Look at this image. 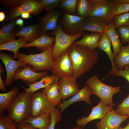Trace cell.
Wrapping results in <instances>:
<instances>
[{
    "label": "cell",
    "mask_w": 129,
    "mask_h": 129,
    "mask_svg": "<svg viewBox=\"0 0 129 129\" xmlns=\"http://www.w3.org/2000/svg\"><path fill=\"white\" fill-rule=\"evenodd\" d=\"M68 50L73 65L72 76L76 80L93 68L99 60L98 52L86 47L72 44Z\"/></svg>",
    "instance_id": "cell-1"
},
{
    "label": "cell",
    "mask_w": 129,
    "mask_h": 129,
    "mask_svg": "<svg viewBox=\"0 0 129 129\" xmlns=\"http://www.w3.org/2000/svg\"><path fill=\"white\" fill-rule=\"evenodd\" d=\"M31 95L25 91L18 93L6 109L8 116L18 124L31 116Z\"/></svg>",
    "instance_id": "cell-2"
},
{
    "label": "cell",
    "mask_w": 129,
    "mask_h": 129,
    "mask_svg": "<svg viewBox=\"0 0 129 129\" xmlns=\"http://www.w3.org/2000/svg\"><path fill=\"white\" fill-rule=\"evenodd\" d=\"M54 45L43 52L35 54H27L18 51L17 59L18 60L31 65L32 70L35 72L51 70L55 64L52 55Z\"/></svg>",
    "instance_id": "cell-3"
},
{
    "label": "cell",
    "mask_w": 129,
    "mask_h": 129,
    "mask_svg": "<svg viewBox=\"0 0 129 129\" xmlns=\"http://www.w3.org/2000/svg\"><path fill=\"white\" fill-rule=\"evenodd\" d=\"M85 83L92 91V95L97 96L105 104L113 107L115 104L113 101V95L120 92V86L113 87L102 82L96 74L89 78Z\"/></svg>",
    "instance_id": "cell-4"
},
{
    "label": "cell",
    "mask_w": 129,
    "mask_h": 129,
    "mask_svg": "<svg viewBox=\"0 0 129 129\" xmlns=\"http://www.w3.org/2000/svg\"><path fill=\"white\" fill-rule=\"evenodd\" d=\"M84 32L74 35H69L62 30L59 20L55 30L50 32V35L55 37V43L52 52V59L54 61L64 53L78 38L82 36Z\"/></svg>",
    "instance_id": "cell-5"
},
{
    "label": "cell",
    "mask_w": 129,
    "mask_h": 129,
    "mask_svg": "<svg viewBox=\"0 0 129 129\" xmlns=\"http://www.w3.org/2000/svg\"><path fill=\"white\" fill-rule=\"evenodd\" d=\"M43 8L39 1L36 0H23L17 6L11 8L6 14L5 22L16 20L23 13L29 12L36 16L42 12Z\"/></svg>",
    "instance_id": "cell-6"
},
{
    "label": "cell",
    "mask_w": 129,
    "mask_h": 129,
    "mask_svg": "<svg viewBox=\"0 0 129 129\" xmlns=\"http://www.w3.org/2000/svg\"><path fill=\"white\" fill-rule=\"evenodd\" d=\"M31 116L33 117L45 113H50L56 108V106L41 91H37L31 94Z\"/></svg>",
    "instance_id": "cell-7"
},
{
    "label": "cell",
    "mask_w": 129,
    "mask_h": 129,
    "mask_svg": "<svg viewBox=\"0 0 129 129\" xmlns=\"http://www.w3.org/2000/svg\"><path fill=\"white\" fill-rule=\"evenodd\" d=\"M92 11L90 16L100 18L108 24L112 22L114 16L112 0H89Z\"/></svg>",
    "instance_id": "cell-8"
},
{
    "label": "cell",
    "mask_w": 129,
    "mask_h": 129,
    "mask_svg": "<svg viewBox=\"0 0 129 129\" xmlns=\"http://www.w3.org/2000/svg\"><path fill=\"white\" fill-rule=\"evenodd\" d=\"M86 18L72 15L64 11L62 13L59 20L62 31L68 35H74L80 32V29Z\"/></svg>",
    "instance_id": "cell-9"
},
{
    "label": "cell",
    "mask_w": 129,
    "mask_h": 129,
    "mask_svg": "<svg viewBox=\"0 0 129 129\" xmlns=\"http://www.w3.org/2000/svg\"><path fill=\"white\" fill-rule=\"evenodd\" d=\"M54 62V66L51 70L53 75L59 78L72 76L73 65L68 49Z\"/></svg>",
    "instance_id": "cell-10"
},
{
    "label": "cell",
    "mask_w": 129,
    "mask_h": 129,
    "mask_svg": "<svg viewBox=\"0 0 129 129\" xmlns=\"http://www.w3.org/2000/svg\"><path fill=\"white\" fill-rule=\"evenodd\" d=\"M0 59L4 64L6 72L5 84V86H10L12 84L13 77L16 70L20 67H23L27 64L19 60H15L13 56L2 51L0 52Z\"/></svg>",
    "instance_id": "cell-11"
},
{
    "label": "cell",
    "mask_w": 129,
    "mask_h": 129,
    "mask_svg": "<svg viewBox=\"0 0 129 129\" xmlns=\"http://www.w3.org/2000/svg\"><path fill=\"white\" fill-rule=\"evenodd\" d=\"M129 117L128 115L118 114L113 108L95 125L97 129H118L121 123Z\"/></svg>",
    "instance_id": "cell-12"
},
{
    "label": "cell",
    "mask_w": 129,
    "mask_h": 129,
    "mask_svg": "<svg viewBox=\"0 0 129 129\" xmlns=\"http://www.w3.org/2000/svg\"><path fill=\"white\" fill-rule=\"evenodd\" d=\"M113 109V107L107 106L100 100L97 105L92 108L91 112L89 116L78 118L76 120V123L77 125L81 126L82 129L91 121L97 119L101 120Z\"/></svg>",
    "instance_id": "cell-13"
},
{
    "label": "cell",
    "mask_w": 129,
    "mask_h": 129,
    "mask_svg": "<svg viewBox=\"0 0 129 129\" xmlns=\"http://www.w3.org/2000/svg\"><path fill=\"white\" fill-rule=\"evenodd\" d=\"M76 80L72 76L62 77L59 80V91L62 99L67 100L79 91L80 89Z\"/></svg>",
    "instance_id": "cell-14"
},
{
    "label": "cell",
    "mask_w": 129,
    "mask_h": 129,
    "mask_svg": "<svg viewBox=\"0 0 129 129\" xmlns=\"http://www.w3.org/2000/svg\"><path fill=\"white\" fill-rule=\"evenodd\" d=\"M48 73V71L46 70L41 72H35L32 70L31 65L27 64L23 68L17 69L14 75L13 80H21L25 82L33 84Z\"/></svg>",
    "instance_id": "cell-15"
},
{
    "label": "cell",
    "mask_w": 129,
    "mask_h": 129,
    "mask_svg": "<svg viewBox=\"0 0 129 129\" xmlns=\"http://www.w3.org/2000/svg\"><path fill=\"white\" fill-rule=\"evenodd\" d=\"M92 95V94L91 89L86 84L72 97L66 100H63L62 102L57 106V108L60 110V111L62 114L69 106L77 102L84 101L88 105H90L92 102L90 100V97Z\"/></svg>",
    "instance_id": "cell-16"
},
{
    "label": "cell",
    "mask_w": 129,
    "mask_h": 129,
    "mask_svg": "<svg viewBox=\"0 0 129 129\" xmlns=\"http://www.w3.org/2000/svg\"><path fill=\"white\" fill-rule=\"evenodd\" d=\"M62 13L60 11L56 9L49 11L43 17H39L38 24L42 35L47 31L55 30Z\"/></svg>",
    "instance_id": "cell-17"
},
{
    "label": "cell",
    "mask_w": 129,
    "mask_h": 129,
    "mask_svg": "<svg viewBox=\"0 0 129 129\" xmlns=\"http://www.w3.org/2000/svg\"><path fill=\"white\" fill-rule=\"evenodd\" d=\"M108 24L98 17L90 16L85 18L80 30V32L89 31L103 33Z\"/></svg>",
    "instance_id": "cell-18"
},
{
    "label": "cell",
    "mask_w": 129,
    "mask_h": 129,
    "mask_svg": "<svg viewBox=\"0 0 129 129\" xmlns=\"http://www.w3.org/2000/svg\"><path fill=\"white\" fill-rule=\"evenodd\" d=\"M42 35L38 24L21 27L17 30L15 37L23 38L27 43L31 42Z\"/></svg>",
    "instance_id": "cell-19"
},
{
    "label": "cell",
    "mask_w": 129,
    "mask_h": 129,
    "mask_svg": "<svg viewBox=\"0 0 129 129\" xmlns=\"http://www.w3.org/2000/svg\"><path fill=\"white\" fill-rule=\"evenodd\" d=\"M55 39L54 36H50L45 32L33 41L25 44L23 48H28L35 47L43 52L54 45Z\"/></svg>",
    "instance_id": "cell-20"
},
{
    "label": "cell",
    "mask_w": 129,
    "mask_h": 129,
    "mask_svg": "<svg viewBox=\"0 0 129 129\" xmlns=\"http://www.w3.org/2000/svg\"><path fill=\"white\" fill-rule=\"evenodd\" d=\"M16 20L5 22L1 25L0 30V43H3L15 39L17 31Z\"/></svg>",
    "instance_id": "cell-21"
},
{
    "label": "cell",
    "mask_w": 129,
    "mask_h": 129,
    "mask_svg": "<svg viewBox=\"0 0 129 129\" xmlns=\"http://www.w3.org/2000/svg\"><path fill=\"white\" fill-rule=\"evenodd\" d=\"M111 42L109 38L105 32L103 33L99 41L98 47L101 50L105 52L109 57L111 62L112 68L107 75H113L118 70L114 62V55L111 49Z\"/></svg>",
    "instance_id": "cell-22"
},
{
    "label": "cell",
    "mask_w": 129,
    "mask_h": 129,
    "mask_svg": "<svg viewBox=\"0 0 129 129\" xmlns=\"http://www.w3.org/2000/svg\"><path fill=\"white\" fill-rule=\"evenodd\" d=\"M103 33L92 32L91 34L84 33L81 40L75 41L73 44L86 47L91 50L98 47L99 41Z\"/></svg>",
    "instance_id": "cell-23"
},
{
    "label": "cell",
    "mask_w": 129,
    "mask_h": 129,
    "mask_svg": "<svg viewBox=\"0 0 129 129\" xmlns=\"http://www.w3.org/2000/svg\"><path fill=\"white\" fill-rule=\"evenodd\" d=\"M41 78L39 81L33 84L26 82L29 87L28 88H26L22 86V87L25 90L24 91L32 94L40 89L44 88L52 83L58 81L59 80V78L53 74L51 75L47 74Z\"/></svg>",
    "instance_id": "cell-24"
},
{
    "label": "cell",
    "mask_w": 129,
    "mask_h": 129,
    "mask_svg": "<svg viewBox=\"0 0 129 129\" xmlns=\"http://www.w3.org/2000/svg\"><path fill=\"white\" fill-rule=\"evenodd\" d=\"M48 99L56 106H58L62 102V99L58 85V81L48 86L42 90Z\"/></svg>",
    "instance_id": "cell-25"
},
{
    "label": "cell",
    "mask_w": 129,
    "mask_h": 129,
    "mask_svg": "<svg viewBox=\"0 0 129 129\" xmlns=\"http://www.w3.org/2000/svg\"><path fill=\"white\" fill-rule=\"evenodd\" d=\"M116 29L111 22L107 25L104 30V32L108 36L112 45L114 58L119 53L122 45L119 39L118 31Z\"/></svg>",
    "instance_id": "cell-26"
},
{
    "label": "cell",
    "mask_w": 129,
    "mask_h": 129,
    "mask_svg": "<svg viewBox=\"0 0 129 129\" xmlns=\"http://www.w3.org/2000/svg\"><path fill=\"white\" fill-rule=\"evenodd\" d=\"M51 121V113H45L36 117L31 116L22 123H29L34 128L38 129H48Z\"/></svg>",
    "instance_id": "cell-27"
},
{
    "label": "cell",
    "mask_w": 129,
    "mask_h": 129,
    "mask_svg": "<svg viewBox=\"0 0 129 129\" xmlns=\"http://www.w3.org/2000/svg\"><path fill=\"white\" fill-rule=\"evenodd\" d=\"M27 42L22 37H19L18 39L13 40L6 43L0 44V50H6L13 52L14 59H17L19 49L23 47Z\"/></svg>",
    "instance_id": "cell-28"
},
{
    "label": "cell",
    "mask_w": 129,
    "mask_h": 129,
    "mask_svg": "<svg viewBox=\"0 0 129 129\" xmlns=\"http://www.w3.org/2000/svg\"><path fill=\"white\" fill-rule=\"evenodd\" d=\"M17 88L14 87L9 91L0 94V115H4V111L11 104L19 93Z\"/></svg>",
    "instance_id": "cell-29"
},
{
    "label": "cell",
    "mask_w": 129,
    "mask_h": 129,
    "mask_svg": "<svg viewBox=\"0 0 129 129\" xmlns=\"http://www.w3.org/2000/svg\"><path fill=\"white\" fill-rule=\"evenodd\" d=\"M115 65L118 70L123 69L126 65H129V43L126 46H121L120 51L114 59Z\"/></svg>",
    "instance_id": "cell-30"
},
{
    "label": "cell",
    "mask_w": 129,
    "mask_h": 129,
    "mask_svg": "<svg viewBox=\"0 0 129 129\" xmlns=\"http://www.w3.org/2000/svg\"><path fill=\"white\" fill-rule=\"evenodd\" d=\"M92 11L89 0H78L76 11L77 16L86 18L90 16Z\"/></svg>",
    "instance_id": "cell-31"
},
{
    "label": "cell",
    "mask_w": 129,
    "mask_h": 129,
    "mask_svg": "<svg viewBox=\"0 0 129 129\" xmlns=\"http://www.w3.org/2000/svg\"><path fill=\"white\" fill-rule=\"evenodd\" d=\"M78 0H61L58 8L70 14L77 15L76 8Z\"/></svg>",
    "instance_id": "cell-32"
},
{
    "label": "cell",
    "mask_w": 129,
    "mask_h": 129,
    "mask_svg": "<svg viewBox=\"0 0 129 129\" xmlns=\"http://www.w3.org/2000/svg\"><path fill=\"white\" fill-rule=\"evenodd\" d=\"M112 22L116 29L122 26L129 25V12L114 16Z\"/></svg>",
    "instance_id": "cell-33"
},
{
    "label": "cell",
    "mask_w": 129,
    "mask_h": 129,
    "mask_svg": "<svg viewBox=\"0 0 129 129\" xmlns=\"http://www.w3.org/2000/svg\"><path fill=\"white\" fill-rule=\"evenodd\" d=\"M18 124L11 119L7 115L0 116V129H16Z\"/></svg>",
    "instance_id": "cell-34"
},
{
    "label": "cell",
    "mask_w": 129,
    "mask_h": 129,
    "mask_svg": "<svg viewBox=\"0 0 129 129\" xmlns=\"http://www.w3.org/2000/svg\"><path fill=\"white\" fill-rule=\"evenodd\" d=\"M61 1V0H40L39 1L46 12H48L58 8Z\"/></svg>",
    "instance_id": "cell-35"
},
{
    "label": "cell",
    "mask_w": 129,
    "mask_h": 129,
    "mask_svg": "<svg viewBox=\"0 0 129 129\" xmlns=\"http://www.w3.org/2000/svg\"><path fill=\"white\" fill-rule=\"evenodd\" d=\"M117 107L115 111L117 113L121 115L129 116V95L122 102L117 106Z\"/></svg>",
    "instance_id": "cell-36"
},
{
    "label": "cell",
    "mask_w": 129,
    "mask_h": 129,
    "mask_svg": "<svg viewBox=\"0 0 129 129\" xmlns=\"http://www.w3.org/2000/svg\"><path fill=\"white\" fill-rule=\"evenodd\" d=\"M118 29L119 36L122 43H129V25L122 26Z\"/></svg>",
    "instance_id": "cell-37"
},
{
    "label": "cell",
    "mask_w": 129,
    "mask_h": 129,
    "mask_svg": "<svg viewBox=\"0 0 129 129\" xmlns=\"http://www.w3.org/2000/svg\"><path fill=\"white\" fill-rule=\"evenodd\" d=\"M129 12V3L121 4L114 3L113 8V13L114 16Z\"/></svg>",
    "instance_id": "cell-38"
},
{
    "label": "cell",
    "mask_w": 129,
    "mask_h": 129,
    "mask_svg": "<svg viewBox=\"0 0 129 129\" xmlns=\"http://www.w3.org/2000/svg\"><path fill=\"white\" fill-rule=\"evenodd\" d=\"M50 113L51 121L48 129H54L56 124L58 122L61 121V113L59 109L56 108Z\"/></svg>",
    "instance_id": "cell-39"
},
{
    "label": "cell",
    "mask_w": 129,
    "mask_h": 129,
    "mask_svg": "<svg viewBox=\"0 0 129 129\" xmlns=\"http://www.w3.org/2000/svg\"><path fill=\"white\" fill-rule=\"evenodd\" d=\"M23 0H1V5L5 7H13L20 4Z\"/></svg>",
    "instance_id": "cell-40"
},
{
    "label": "cell",
    "mask_w": 129,
    "mask_h": 129,
    "mask_svg": "<svg viewBox=\"0 0 129 129\" xmlns=\"http://www.w3.org/2000/svg\"><path fill=\"white\" fill-rule=\"evenodd\" d=\"M122 70H118L113 75L117 76H121L126 79L129 83V65H127Z\"/></svg>",
    "instance_id": "cell-41"
},
{
    "label": "cell",
    "mask_w": 129,
    "mask_h": 129,
    "mask_svg": "<svg viewBox=\"0 0 129 129\" xmlns=\"http://www.w3.org/2000/svg\"><path fill=\"white\" fill-rule=\"evenodd\" d=\"M18 127H20L22 129H38L34 128L30 124L27 123L18 124Z\"/></svg>",
    "instance_id": "cell-42"
},
{
    "label": "cell",
    "mask_w": 129,
    "mask_h": 129,
    "mask_svg": "<svg viewBox=\"0 0 129 129\" xmlns=\"http://www.w3.org/2000/svg\"><path fill=\"white\" fill-rule=\"evenodd\" d=\"M1 73L0 72V90L6 91V90L5 86L2 79Z\"/></svg>",
    "instance_id": "cell-43"
},
{
    "label": "cell",
    "mask_w": 129,
    "mask_h": 129,
    "mask_svg": "<svg viewBox=\"0 0 129 129\" xmlns=\"http://www.w3.org/2000/svg\"><path fill=\"white\" fill-rule=\"evenodd\" d=\"M114 3L121 4L129 3V0H112Z\"/></svg>",
    "instance_id": "cell-44"
},
{
    "label": "cell",
    "mask_w": 129,
    "mask_h": 129,
    "mask_svg": "<svg viewBox=\"0 0 129 129\" xmlns=\"http://www.w3.org/2000/svg\"><path fill=\"white\" fill-rule=\"evenodd\" d=\"M24 21L23 19L20 18L16 19V24L17 25H18L21 27L23 26Z\"/></svg>",
    "instance_id": "cell-45"
},
{
    "label": "cell",
    "mask_w": 129,
    "mask_h": 129,
    "mask_svg": "<svg viewBox=\"0 0 129 129\" xmlns=\"http://www.w3.org/2000/svg\"><path fill=\"white\" fill-rule=\"evenodd\" d=\"M21 18L24 19H28L30 18L31 17L30 13L29 12L23 13L21 15Z\"/></svg>",
    "instance_id": "cell-46"
},
{
    "label": "cell",
    "mask_w": 129,
    "mask_h": 129,
    "mask_svg": "<svg viewBox=\"0 0 129 129\" xmlns=\"http://www.w3.org/2000/svg\"><path fill=\"white\" fill-rule=\"evenodd\" d=\"M5 14L3 11L0 12V22L3 21L5 18Z\"/></svg>",
    "instance_id": "cell-47"
},
{
    "label": "cell",
    "mask_w": 129,
    "mask_h": 129,
    "mask_svg": "<svg viewBox=\"0 0 129 129\" xmlns=\"http://www.w3.org/2000/svg\"><path fill=\"white\" fill-rule=\"evenodd\" d=\"M118 129H129V122L128 124L124 128H122L120 126Z\"/></svg>",
    "instance_id": "cell-48"
},
{
    "label": "cell",
    "mask_w": 129,
    "mask_h": 129,
    "mask_svg": "<svg viewBox=\"0 0 129 129\" xmlns=\"http://www.w3.org/2000/svg\"><path fill=\"white\" fill-rule=\"evenodd\" d=\"M70 129H82L80 126L77 125L76 126H75L73 128Z\"/></svg>",
    "instance_id": "cell-49"
},
{
    "label": "cell",
    "mask_w": 129,
    "mask_h": 129,
    "mask_svg": "<svg viewBox=\"0 0 129 129\" xmlns=\"http://www.w3.org/2000/svg\"><path fill=\"white\" fill-rule=\"evenodd\" d=\"M22 129L20 127H18L17 129Z\"/></svg>",
    "instance_id": "cell-50"
}]
</instances>
